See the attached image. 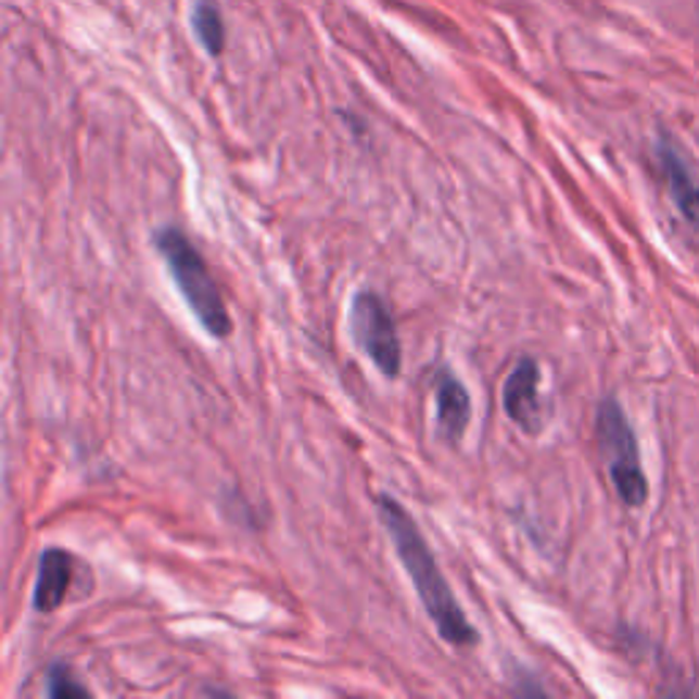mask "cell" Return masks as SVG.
I'll return each instance as SVG.
<instances>
[{"mask_svg":"<svg viewBox=\"0 0 699 699\" xmlns=\"http://www.w3.org/2000/svg\"><path fill=\"white\" fill-rule=\"evenodd\" d=\"M598 446H601L603 459H607L609 479L615 486L618 497L628 508H639L648 500V479L639 465V448L634 429L628 423L626 412L615 399H603L598 407L596 418Z\"/></svg>","mask_w":699,"mask_h":699,"instance_id":"cell-3","label":"cell"},{"mask_svg":"<svg viewBox=\"0 0 699 699\" xmlns=\"http://www.w3.org/2000/svg\"><path fill=\"white\" fill-rule=\"evenodd\" d=\"M434 405H437V434L457 446L473 418V402L462 380L454 378L448 369L434 374Z\"/></svg>","mask_w":699,"mask_h":699,"instance_id":"cell-7","label":"cell"},{"mask_svg":"<svg viewBox=\"0 0 699 699\" xmlns=\"http://www.w3.org/2000/svg\"><path fill=\"white\" fill-rule=\"evenodd\" d=\"M153 246L162 254L169 279L175 282L181 298L187 301L192 315L198 317L200 326L216 339L230 336L232 317L227 312L225 295H221L219 282L208 271L203 254L194 249V243L178 227H158L153 232Z\"/></svg>","mask_w":699,"mask_h":699,"instance_id":"cell-2","label":"cell"},{"mask_svg":"<svg viewBox=\"0 0 699 699\" xmlns=\"http://www.w3.org/2000/svg\"><path fill=\"white\" fill-rule=\"evenodd\" d=\"M378 508L385 531H389L391 542H394L396 555H399L402 565H405L407 576H410L412 587H416L418 601L423 603L429 621L434 623L437 634L446 643L457 645V648H470V645L479 643V632H475V626L468 621L459 601L454 598L452 585L443 576L441 565L434 560L432 547L423 538L416 519L391 495H380Z\"/></svg>","mask_w":699,"mask_h":699,"instance_id":"cell-1","label":"cell"},{"mask_svg":"<svg viewBox=\"0 0 699 699\" xmlns=\"http://www.w3.org/2000/svg\"><path fill=\"white\" fill-rule=\"evenodd\" d=\"M47 697L61 699V697H91V691L85 686H79L74 681L72 670L63 664H52L50 672H47Z\"/></svg>","mask_w":699,"mask_h":699,"instance_id":"cell-10","label":"cell"},{"mask_svg":"<svg viewBox=\"0 0 699 699\" xmlns=\"http://www.w3.org/2000/svg\"><path fill=\"white\" fill-rule=\"evenodd\" d=\"M74 576V558L63 549H47L39 558L34 585V609L36 612H55L68 596Z\"/></svg>","mask_w":699,"mask_h":699,"instance_id":"cell-8","label":"cell"},{"mask_svg":"<svg viewBox=\"0 0 699 699\" xmlns=\"http://www.w3.org/2000/svg\"><path fill=\"white\" fill-rule=\"evenodd\" d=\"M350 336L364 356L385 374L396 378L402 372V342L389 306L372 290H361L350 304Z\"/></svg>","mask_w":699,"mask_h":699,"instance_id":"cell-4","label":"cell"},{"mask_svg":"<svg viewBox=\"0 0 699 699\" xmlns=\"http://www.w3.org/2000/svg\"><path fill=\"white\" fill-rule=\"evenodd\" d=\"M538 383H542V367L536 358H519L517 367L508 372L503 383V407L506 416L524 432L542 429V399H538Z\"/></svg>","mask_w":699,"mask_h":699,"instance_id":"cell-6","label":"cell"},{"mask_svg":"<svg viewBox=\"0 0 699 699\" xmlns=\"http://www.w3.org/2000/svg\"><path fill=\"white\" fill-rule=\"evenodd\" d=\"M192 25L205 52L219 58L225 52V20H221V12L214 0H198L192 12Z\"/></svg>","mask_w":699,"mask_h":699,"instance_id":"cell-9","label":"cell"},{"mask_svg":"<svg viewBox=\"0 0 699 699\" xmlns=\"http://www.w3.org/2000/svg\"><path fill=\"white\" fill-rule=\"evenodd\" d=\"M656 158H659L661 175H664L666 192L672 203L681 211L683 221L699 232V164L694 162L691 153L683 151L670 137H661L656 145Z\"/></svg>","mask_w":699,"mask_h":699,"instance_id":"cell-5","label":"cell"}]
</instances>
